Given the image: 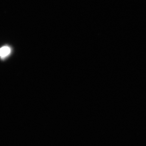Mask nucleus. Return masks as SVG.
I'll list each match as a JSON object with an SVG mask.
<instances>
[{
  "instance_id": "nucleus-1",
  "label": "nucleus",
  "mask_w": 146,
  "mask_h": 146,
  "mask_svg": "<svg viewBox=\"0 0 146 146\" xmlns=\"http://www.w3.org/2000/svg\"><path fill=\"white\" fill-rule=\"evenodd\" d=\"M11 52L10 47L5 46L0 48V56L2 58L6 57L9 55Z\"/></svg>"
}]
</instances>
